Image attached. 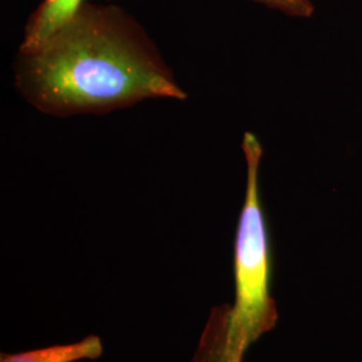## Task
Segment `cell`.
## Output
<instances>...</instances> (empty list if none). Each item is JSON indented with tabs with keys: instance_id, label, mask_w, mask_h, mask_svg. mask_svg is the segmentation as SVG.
<instances>
[{
	"instance_id": "cell-1",
	"label": "cell",
	"mask_w": 362,
	"mask_h": 362,
	"mask_svg": "<svg viewBox=\"0 0 362 362\" xmlns=\"http://www.w3.org/2000/svg\"><path fill=\"white\" fill-rule=\"evenodd\" d=\"M15 86L39 112L59 117L187 98L143 27L118 7L89 3L35 52H19Z\"/></svg>"
},
{
	"instance_id": "cell-2",
	"label": "cell",
	"mask_w": 362,
	"mask_h": 362,
	"mask_svg": "<svg viewBox=\"0 0 362 362\" xmlns=\"http://www.w3.org/2000/svg\"><path fill=\"white\" fill-rule=\"evenodd\" d=\"M242 149L246 192L235 238V303L228 310L226 330V351L233 362H243L248 346L272 330L278 321L276 305L270 296V236L259 192L263 148L254 133L246 132Z\"/></svg>"
},
{
	"instance_id": "cell-3",
	"label": "cell",
	"mask_w": 362,
	"mask_h": 362,
	"mask_svg": "<svg viewBox=\"0 0 362 362\" xmlns=\"http://www.w3.org/2000/svg\"><path fill=\"white\" fill-rule=\"evenodd\" d=\"M83 3L85 0H43L26 23L19 52H35L79 11Z\"/></svg>"
},
{
	"instance_id": "cell-4",
	"label": "cell",
	"mask_w": 362,
	"mask_h": 362,
	"mask_svg": "<svg viewBox=\"0 0 362 362\" xmlns=\"http://www.w3.org/2000/svg\"><path fill=\"white\" fill-rule=\"evenodd\" d=\"M104 351L101 338L89 336L73 344L54 345L15 354H0V362H76L98 358Z\"/></svg>"
},
{
	"instance_id": "cell-5",
	"label": "cell",
	"mask_w": 362,
	"mask_h": 362,
	"mask_svg": "<svg viewBox=\"0 0 362 362\" xmlns=\"http://www.w3.org/2000/svg\"><path fill=\"white\" fill-rule=\"evenodd\" d=\"M267 6L272 10L281 11L288 16L310 18L314 13V4L311 0H252Z\"/></svg>"
}]
</instances>
